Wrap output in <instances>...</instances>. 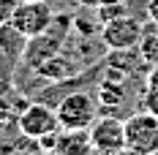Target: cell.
I'll use <instances>...</instances> for the list:
<instances>
[{"instance_id":"11","label":"cell","mask_w":158,"mask_h":155,"mask_svg":"<svg viewBox=\"0 0 158 155\" xmlns=\"http://www.w3.org/2000/svg\"><path fill=\"white\" fill-rule=\"evenodd\" d=\"M142 101H144V109L158 114V65L150 68V74L144 79V93H142Z\"/></svg>"},{"instance_id":"3","label":"cell","mask_w":158,"mask_h":155,"mask_svg":"<svg viewBox=\"0 0 158 155\" xmlns=\"http://www.w3.org/2000/svg\"><path fill=\"white\" fill-rule=\"evenodd\" d=\"M16 128H19L22 136L41 141L44 136H49V133H57L63 125L57 120L55 106H49L44 101H33V104H27V106L22 109V114H19V120H16Z\"/></svg>"},{"instance_id":"13","label":"cell","mask_w":158,"mask_h":155,"mask_svg":"<svg viewBox=\"0 0 158 155\" xmlns=\"http://www.w3.org/2000/svg\"><path fill=\"white\" fill-rule=\"evenodd\" d=\"M79 6H87V8H98V6H109V3H126V0H77Z\"/></svg>"},{"instance_id":"17","label":"cell","mask_w":158,"mask_h":155,"mask_svg":"<svg viewBox=\"0 0 158 155\" xmlns=\"http://www.w3.org/2000/svg\"><path fill=\"white\" fill-rule=\"evenodd\" d=\"M14 153V147H11V150H8V153H6V150H0V155H11Z\"/></svg>"},{"instance_id":"12","label":"cell","mask_w":158,"mask_h":155,"mask_svg":"<svg viewBox=\"0 0 158 155\" xmlns=\"http://www.w3.org/2000/svg\"><path fill=\"white\" fill-rule=\"evenodd\" d=\"M19 3H22V0H0V25L11 22V16H14Z\"/></svg>"},{"instance_id":"1","label":"cell","mask_w":158,"mask_h":155,"mask_svg":"<svg viewBox=\"0 0 158 155\" xmlns=\"http://www.w3.org/2000/svg\"><path fill=\"white\" fill-rule=\"evenodd\" d=\"M55 112H57V120L63 128H79V131H90V125L98 120L101 114V106H98V98L82 93H68L63 95L57 104H55Z\"/></svg>"},{"instance_id":"7","label":"cell","mask_w":158,"mask_h":155,"mask_svg":"<svg viewBox=\"0 0 158 155\" xmlns=\"http://www.w3.org/2000/svg\"><path fill=\"white\" fill-rule=\"evenodd\" d=\"M55 153L60 155H93V139L90 131H79V128H60L57 139H55Z\"/></svg>"},{"instance_id":"16","label":"cell","mask_w":158,"mask_h":155,"mask_svg":"<svg viewBox=\"0 0 158 155\" xmlns=\"http://www.w3.org/2000/svg\"><path fill=\"white\" fill-rule=\"evenodd\" d=\"M38 155H60V153H55V150H41Z\"/></svg>"},{"instance_id":"4","label":"cell","mask_w":158,"mask_h":155,"mask_svg":"<svg viewBox=\"0 0 158 155\" xmlns=\"http://www.w3.org/2000/svg\"><path fill=\"white\" fill-rule=\"evenodd\" d=\"M142 33H144V25L126 11L120 16L106 19L101 25L98 35H101V44L106 49H136L142 41Z\"/></svg>"},{"instance_id":"8","label":"cell","mask_w":158,"mask_h":155,"mask_svg":"<svg viewBox=\"0 0 158 155\" xmlns=\"http://www.w3.org/2000/svg\"><path fill=\"white\" fill-rule=\"evenodd\" d=\"M25 47H27V35H22L11 22L0 25V55L3 57H8L11 63H22Z\"/></svg>"},{"instance_id":"15","label":"cell","mask_w":158,"mask_h":155,"mask_svg":"<svg viewBox=\"0 0 158 155\" xmlns=\"http://www.w3.org/2000/svg\"><path fill=\"white\" fill-rule=\"evenodd\" d=\"M114 155H144V153H136V150H128V147H123L120 153H114Z\"/></svg>"},{"instance_id":"10","label":"cell","mask_w":158,"mask_h":155,"mask_svg":"<svg viewBox=\"0 0 158 155\" xmlns=\"http://www.w3.org/2000/svg\"><path fill=\"white\" fill-rule=\"evenodd\" d=\"M25 106H27V101H25V98H16V95L0 93V128L16 123Z\"/></svg>"},{"instance_id":"6","label":"cell","mask_w":158,"mask_h":155,"mask_svg":"<svg viewBox=\"0 0 158 155\" xmlns=\"http://www.w3.org/2000/svg\"><path fill=\"white\" fill-rule=\"evenodd\" d=\"M90 139L95 153L114 155L126 147V120L114 114H98V120L90 125Z\"/></svg>"},{"instance_id":"18","label":"cell","mask_w":158,"mask_h":155,"mask_svg":"<svg viewBox=\"0 0 158 155\" xmlns=\"http://www.w3.org/2000/svg\"><path fill=\"white\" fill-rule=\"evenodd\" d=\"M0 131H3V128H0Z\"/></svg>"},{"instance_id":"2","label":"cell","mask_w":158,"mask_h":155,"mask_svg":"<svg viewBox=\"0 0 158 155\" xmlns=\"http://www.w3.org/2000/svg\"><path fill=\"white\" fill-rule=\"evenodd\" d=\"M126 147L144 155L158 153V114L153 112H134L126 117Z\"/></svg>"},{"instance_id":"9","label":"cell","mask_w":158,"mask_h":155,"mask_svg":"<svg viewBox=\"0 0 158 155\" xmlns=\"http://www.w3.org/2000/svg\"><path fill=\"white\" fill-rule=\"evenodd\" d=\"M139 55H142V60L147 68H153L158 65V25L156 22H150V25H144V33H142V41H139Z\"/></svg>"},{"instance_id":"14","label":"cell","mask_w":158,"mask_h":155,"mask_svg":"<svg viewBox=\"0 0 158 155\" xmlns=\"http://www.w3.org/2000/svg\"><path fill=\"white\" fill-rule=\"evenodd\" d=\"M147 16H150V22L158 25V0H147Z\"/></svg>"},{"instance_id":"19","label":"cell","mask_w":158,"mask_h":155,"mask_svg":"<svg viewBox=\"0 0 158 155\" xmlns=\"http://www.w3.org/2000/svg\"><path fill=\"white\" fill-rule=\"evenodd\" d=\"M156 155H158V153H156Z\"/></svg>"},{"instance_id":"5","label":"cell","mask_w":158,"mask_h":155,"mask_svg":"<svg viewBox=\"0 0 158 155\" xmlns=\"http://www.w3.org/2000/svg\"><path fill=\"white\" fill-rule=\"evenodd\" d=\"M52 19H55V11H52V6H49L47 0H22L16 6L14 16H11V25L22 35L35 38L44 30H49Z\"/></svg>"}]
</instances>
